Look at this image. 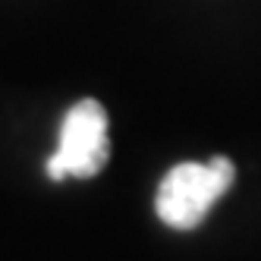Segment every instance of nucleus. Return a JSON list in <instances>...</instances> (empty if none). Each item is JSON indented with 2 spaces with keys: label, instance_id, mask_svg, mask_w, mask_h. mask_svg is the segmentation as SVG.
<instances>
[{
  "label": "nucleus",
  "instance_id": "1",
  "mask_svg": "<svg viewBox=\"0 0 261 261\" xmlns=\"http://www.w3.org/2000/svg\"><path fill=\"white\" fill-rule=\"evenodd\" d=\"M236 167L230 158L214 154L208 164H176L158 186L154 211L173 230H195L208 217L211 204L233 186Z\"/></svg>",
  "mask_w": 261,
  "mask_h": 261
},
{
  "label": "nucleus",
  "instance_id": "2",
  "mask_svg": "<svg viewBox=\"0 0 261 261\" xmlns=\"http://www.w3.org/2000/svg\"><path fill=\"white\" fill-rule=\"evenodd\" d=\"M110 158V139H107V110L95 98L76 101L60 126V145L47 158V176H95Z\"/></svg>",
  "mask_w": 261,
  "mask_h": 261
}]
</instances>
